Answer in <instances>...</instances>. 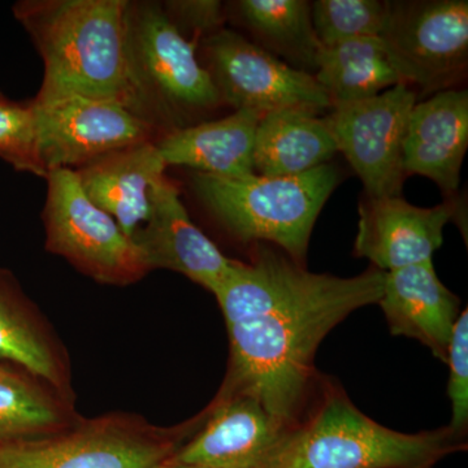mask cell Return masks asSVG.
Here are the masks:
<instances>
[{
    "instance_id": "cell-11",
    "label": "cell",
    "mask_w": 468,
    "mask_h": 468,
    "mask_svg": "<svg viewBox=\"0 0 468 468\" xmlns=\"http://www.w3.org/2000/svg\"><path fill=\"white\" fill-rule=\"evenodd\" d=\"M37 149L46 172L77 169L124 147L149 143L158 129L122 104L92 98L32 101Z\"/></svg>"
},
{
    "instance_id": "cell-6",
    "label": "cell",
    "mask_w": 468,
    "mask_h": 468,
    "mask_svg": "<svg viewBox=\"0 0 468 468\" xmlns=\"http://www.w3.org/2000/svg\"><path fill=\"white\" fill-rule=\"evenodd\" d=\"M194 427L160 428L134 415H104L0 446V468H154L192 437Z\"/></svg>"
},
{
    "instance_id": "cell-15",
    "label": "cell",
    "mask_w": 468,
    "mask_h": 468,
    "mask_svg": "<svg viewBox=\"0 0 468 468\" xmlns=\"http://www.w3.org/2000/svg\"><path fill=\"white\" fill-rule=\"evenodd\" d=\"M467 149V89H446L415 103L403 140L406 175L424 176L455 193Z\"/></svg>"
},
{
    "instance_id": "cell-13",
    "label": "cell",
    "mask_w": 468,
    "mask_h": 468,
    "mask_svg": "<svg viewBox=\"0 0 468 468\" xmlns=\"http://www.w3.org/2000/svg\"><path fill=\"white\" fill-rule=\"evenodd\" d=\"M286 431L255 397L218 394L202 426L169 461L205 468H261Z\"/></svg>"
},
{
    "instance_id": "cell-14",
    "label": "cell",
    "mask_w": 468,
    "mask_h": 468,
    "mask_svg": "<svg viewBox=\"0 0 468 468\" xmlns=\"http://www.w3.org/2000/svg\"><path fill=\"white\" fill-rule=\"evenodd\" d=\"M133 242L149 271H175L211 292L237 263L193 223L177 186L167 177L154 187L150 217Z\"/></svg>"
},
{
    "instance_id": "cell-1",
    "label": "cell",
    "mask_w": 468,
    "mask_h": 468,
    "mask_svg": "<svg viewBox=\"0 0 468 468\" xmlns=\"http://www.w3.org/2000/svg\"><path fill=\"white\" fill-rule=\"evenodd\" d=\"M384 282L375 267L354 277L304 271L275 309L227 324L230 362L218 394H249L286 430L297 424L320 343L351 313L378 303Z\"/></svg>"
},
{
    "instance_id": "cell-23",
    "label": "cell",
    "mask_w": 468,
    "mask_h": 468,
    "mask_svg": "<svg viewBox=\"0 0 468 468\" xmlns=\"http://www.w3.org/2000/svg\"><path fill=\"white\" fill-rule=\"evenodd\" d=\"M68 421L66 403L54 393L0 366V446L52 435Z\"/></svg>"
},
{
    "instance_id": "cell-27",
    "label": "cell",
    "mask_w": 468,
    "mask_h": 468,
    "mask_svg": "<svg viewBox=\"0 0 468 468\" xmlns=\"http://www.w3.org/2000/svg\"><path fill=\"white\" fill-rule=\"evenodd\" d=\"M162 7L178 32L185 38L190 34L196 43L226 27L227 7L218 0H176Z\"/></svg>"
},
{
    "instance_id": "cell-5",
    "label": "cell",
    "mask_w": 468,
    "mask_h": 468,
    "mask_svg": "<svg viewBox=\"0 0 468 468\" xmlns=\"http://www.w3.org/2000/svg\"><path fill=\"white\" fill-rule=\"evenodd\" d=\"M128 50L144 119L156 129L186 128L223 104L197 43L178 32L162 5L129 2Z\"/></svg>"
},
{
    "instance_id": "cell-25",
    "label": "cell",
    "mask_w": 468,
    "mask_h": 468,
    "mask_svg": "<svg viewBox=\"0 0 468 468\" xmlns=\"http://www.w3.org/2000/svg\"><path fill=\"white\" fill-rule=\"evenodd\" d=\"M0 158L18 172L48 177L37 149L32 101L20 103L0 98Z\"/></svg>"
},
{
    "instance_id": "cell-17",
    "label": "cell",
    "mask_w": 468,
    "mask_h": 468,
    "mask_svg": "<svg viewBox=\"0 0 468 468\" xmlns=\"http://www.w3.org/2000/svg\"><path fill=\"white\" fill-rule=\"evenodd\" d=\"M167 168L154 141L107 154L77 169L80 184L90 201L133 237L150 217L154 187Z\"/></svg>"
},
{
    "instance_id": "cell-30",
    "label": "cell",
    "mask_w": 468,
    "mask_h": 468,
    "mask_svg": "<svg viewBox=\"0 0 468 468\" xmlns=\"http://www.w3.org/2000/svg\"><path fill=\"white\" fill-rule=\"evenodd\" d=\"M420 468H432V467H420Z\"/></svg>"
},
{
    "instance_id": "cell-29",
    "label": "cell",
    "mask_w": 468,
    "mask_h": 468,
    "mask_svg": "<svg viewBox=\"0 0 468 468\" xmlns=\"http://www.w3.org/2000/svg\"><path fill=\"white\" fill-rule=\"evenodd\" d=\"M2 97H5V95H3L2 92H0V98H2Z\"/></svg>"
},
{
    "instance_id": "cell-7",
    "label": "cell",
    "mask_w": 468,
    "mask_h": 468,
    "mask_svg": "<svg viewBox=\"0 0 468 468\" xmlns=\"http://www.w3.org/2000/svg\"><path fill=\"white\" fill-rule=\"evenodd\" d=\"M46 180L43 221L48 251L103 284H132L149 272L140 249L86 196L76 171L52 169Z\"/></svg>"
},
{
    "instance_id": "cell-21",
    "label": "cell",
    "mask_w": 468,
    "mask_h": 468,
    "mask_svg": "<svg viewBox=\"0 0 468 468\" xmlns=\"http://www.w3.org/2000/svg\"><path fill=\"white\" fill-rule=\"evenodd\" d=\"M314 77L332 107L369 100L393 86L405 84L378 37L322 48Z\"/></svg>"
},
{
    "instance_id": "cell-24",
    "label": "cell",
    "mask_w": 468,
    "mask_h": 468,
    "mask_svg": "<svg viewBox=\"0 0 468 468\" xmlns=\"http://www.w3.org/2000/svg\"><path fill=\"white\" fill-rule=\"evenodd\" d=\"M389 12V0H316L311 18L322 48L351 39L378 37Z\"/></svg>"
},
{
    "instance_id": "cell-16",
    "label": "cell",
    "mask_w": 468,
    "mask_h": 468,
    "mask_svg": "<svg viewBox=\"0 0 468 468\" xmlns=\"http://www.w3.org/2000/svg\"><path fill=\"white\" fill-rule=\"evenodd\" d=\"M393 335L414 338L441 362L460 316V298L437 276L433 261L385 272L378 302Z\"/></svg>"
},
{
    "instance_id": "cell-20",
    "label": "cell",
    "mask_w": 468,
    "mask_h": 468,
    "mask_svg": "<svg viewBox=\"0 0 468 468\" xmlns=\"http://www.w3.org/2000/svg\"><path fill=\"white\" fill-rule=\"evenodd\" d=\"M233 16L250 41L294 69L315 75L322 50L306 0H239Z\"/></svg>"
},
{
    "instance_id": "cell-10",
    "label": "cell",
    "mask_w": 468,
    "mask_h": 468,
    "mask_svg": "<svg viewBox=\"0 0 468 468\" xmlns=\"http://www.w3.org/2000/svg\"><path fill=\"white\" fill-rule=\"evenodd\" d=\"M417 92L399 84L369 100L335 104L325 116L338 153L365 186L366 196L401 197L406 175L403 140Z\"/></svg>"
},
{
    "instance_id": "cell-12",
    "label": "cell",
    "mask_w": 468,
    "mask_h": 468,
    "mask_svg": "<svg viewBox=\"0 0 468 468\" xmlns=\"http://www.w3.org/2000/svg\"><path fill=\"white\" fill-rule=\"evenodd\" d=\"M457 207L455 201L423 208L402 197L366 196L358 206L354 255L366 258L384 272L431 261L442 246L443 229Z\"/></svg>"
},
{
    "instance_id": "cell-2",
    "label": "cell",
    "mask_w": 468,
    "mask_h": 468,
    "mask_svg": "<svg viewBox=\"0 0 468 468\" xmlns=\"http://www.w3.org/2000/svg\"><path fill=\"white\" fill-rule=\"evenodd\" d=\"M12 11L45 67L34 101H113L144 119L129 63V2L23 0Z\"/></svg>"
},
{
    "instance_id": "cell-18",
    "label": "cell",
    "mask_w": 468,
    "mask_h": 468,
    "mask_svg": "<svg viewBox=\"0 0 468 468\" xmlns=\"http://www.w3.org/2000/svg\"><path fill=\"white\" fill-rule=\"evenodd\" d=\"M261 113L234 111L229 116L165 133L155 144L168 165H184L198 174L243 177L254 172V143Z\"/></svg>"
},
{
    "instance_id": "cell-9",
    "label": "cell",
    "mask_w": 468,
    "mask_h": 468,
    "mask_svg": "<svg viewBox=\"0 0 468 468\" xmlns=\"http://www.w3.org/2000/svg\"><path fill=\"white\" fill-rule=\"evenodd\" d=\"M205 67L221 103L234 111L266 115L272 111L332 109L315 77L294 69L263 50L241 33L223 27L202 39Z\"/></svg>"
},
{
    "instance_id": "cell-22",
    "label": "cell",
    "mask_w": 468,
    "mask_h": 468,
    "mask_svg": "<svg viewBox=\"0 0 468 468\" xmlns=\"http://www.w3.org/2000/svg\"><path fill=\"white\" fill-rule=\"evenodd\" d=\"M0 360L15 363L33 377L60 389L64 372L54 345L32 309L15 288L11 277L0 271Z\"/></svg>"
},
{
    "instance_id": "cell-3",
    "label": "cell",
    "mask_w": 468,
    "mask_h": 468,
    "mask_svg": "<svg viewBox=\"0 0 468 468\" xmlns=\"http://www.w3.org/2000/svg\"><path fill=\"white\" fill-rule=\"evenodd\" d=\"M466 448L451 428L402 433L372 420L331 389L306 421L284 433L261 468H420Z\"/></svg>"
},
{
    "instance_id": "cell-19",
    "label": "cell",
    "mask_w": 468,
    "mask_h": 468,
    "mask_svg": "<svg viewBox=\"0 0 468 468\" xmlns=\"http://www.w3.org/2000/svg\"><path fill=\"white\" fill-rule=\"evenodd\" d=\"M338 153L325 117L306 109L272 111L255 133L254 172L268 177L306 174Z\"/></svg>"
},
{
    "instance_id": "cell-28",
    "label": "cell",
    "mask_w": 468,
    "mask_h": 468,
    "mask_svg": "<svg viewBox=\"0 0 468 468\" xmlns=\"http://www.w3.org/2000/svg\"><path fill=\"white\" fill-rule=\"evenodd\" d=\"M154 468H205V467H197V466H187V464H180L175 463V462L167 461L163 462V463L158 464V466Z\"/></svg>"
},
{
    "instance_id": "cell-8",
    "label": "cell",
    "mask_w": 468,
    "mask_h": 468,
    "mask_svg": "<svg viewBox=\"0 0 468 468\" xmlns=\"http://www.w3.org/2000/svg\"><path fill=\"white\" fill-rule=\"evenodd\" d=\"M378 38L405 84L431 94L452 89L468 66V2L390 0Z\"/></svg>"
},
{
    "instance_id": "cell-4",
    "label": "cell",
    "mask_w": 468,
    "mask_h": 468,
    "mask_svg": "<svg viewBox=\"0 0 468 468\" xmlns=\"http://www.w3.org/2000/svg\"><path fill=\"white\" fill-rule=\"evenodd\" d=\"M192 183L209 214L239 241L273 243L306 266L311 233L340 184V172L329 163L286 177H218L196 172Z\"/></svg>"
},
{
    "instance_id": "cell-26",
    "label": "cell",
    "mask_w": 468,
    "mask_h": 468,
    "mask_svg": "<svg viewBox=\"0 0 468 468\" xmlns=\"http://www.w3.org/2000/svg\"><path fill=\"white\" fill-rule=\"evenodd\" d=\"M451 367L448 396L452 402V421L449 424L455 436L463 437L468 423V311H461L449 344Z\"/></svg>"
}]
</instances>
